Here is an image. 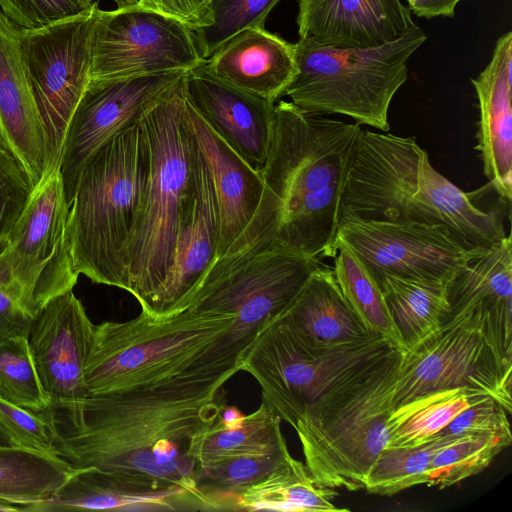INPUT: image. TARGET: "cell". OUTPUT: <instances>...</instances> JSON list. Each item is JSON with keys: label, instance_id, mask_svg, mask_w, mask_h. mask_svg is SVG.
I'll list each match as a JSON object with an SVG mask.
<instances>
[{"label": "cell", "instance_id": "4dcf8cb0", "mask_svg": "<svg viewBox=\"0 0 512 512\" xmlns=\"http://www.w3.org/2000/svg\"><path fill=\"white\" fill-rule=\"evenodd\" d=\"M281 419L263 401L240 425L227 428L216 420L193 443L190 456L197 467L211 466L229 459L270 453L286 447Z\"/></svg>", "mask_w": 512, "mask_h": 512}, {"label": "cell", "instance_id": "e0dca14e", "mask_svg": "<svg viewBox=\"0 0 512 512\" xmlns=\"http://www.w3.org/2000/svg\"><path fill=\"white\" fill-rule=\"evenodd\" d=\"M94 331L73 290L50 300L33 318L28 343L49 405L88 397L84 371Z\"/></svg>", "mask_w": 512, "mask_h": 512}, {"label": "cell", "instance_id": "d6a6232c", "mask_svg": "<svg viewBox=\"0 0 512 512\" xmlns=\"http://www.w3.org/2000/svg\"><path fill=\"white\" fill-rule=\"evenodd\" d=\"M333 272L345 299L369 333L381 335L405 352L382 290L352 251L336 242Z\"/></svg>", "mask_w": 512, "mask_h": 512}, {"label": "cell", "instance_id": "f546056e", "mask_svg": "<svg viewBox=\"0 0 512 512\" xmlns=\"http://www.w3.org/2000/svg\"><path fill=\"white\" fill-rule=\"evenodd\" d=\"M76 470L56 455L0 443V503L28 511L50 499Z\"/></svg>", "mask_w": 512, "mask_h": 512}, {"label": "cell", "instance_id": "816d5d0a", "mask_svg": "<svg viewBox=\"0 0 512 512\" xmlns=\"http://www.w3.org/2000/svg\"><path fill=\"white\" fill-rule=\"evenodd\" d=\"M0 140H2V139H1V135H0Z\"/></svg>", "mask_w": 512, "mask_h": 512}, {"label": "cell", "instance_id": "603a6c76", "mask_svg": "<svg viewBox=\"0 0 512 512\" xmlns=\"http://www.w3.org/2000/svg\"><path fill=\"white\" fill-rule=\"evenodd\" d=\"M479 107L477 145L486 178L503 203L512 196V33L496 42L485 69L471 79Z\"/></svg>", "mask_w": 512, "mask_h": 512}, {"label": "cell", "instance_id": "7402d4cb", "mask_svg": "<svg viewBox=\"0 0 512 512\" xmlns=\"http://www.w3.org/2000/svg\"><path fill=\"white\" fill-rule=\"evenodd\" d=\"M0 135L36 186L49 170L47 139L26 75L18 26L1 9Z\"/></svg>", "mask_w": 512, "mask_h": 512}, {"label": "cell", "instance_id": "83f0119b", "mask_svg": "<svg viewBox=\"0 0 512 512\" xmlns=\"http://www.w3.org/2000/svg\"><path fill=\"white\" fill-rule=\"evenodd\" d=\"M335 496V489L318 484L305 463L291 455L281 465L239 493L234 500L233 510L349 511L334 504Z\"/></svg>", "mask_w": 512, "mask_h": 512}, {"label": "cell", "instance_id": "ac0fdd59", "mask_svg": "<svg viewBox=\"0 0 512 512\" xmlns=\"http://www.w3.org/2000/svg\"><path fill=\"white\" fill-rule=\"evenodd\" d=\"M219 214L212 177L198 146L192 196L178 232L169 274L150 316H167L186 308L217 260Z\"/></svg>", "mask_w": 512, "mask_h": 512}, {"label": "cell", "instance_id": "6da1fadb", "mask_svg": "<svg viewBox=\"0 0 512 512\" xmlns=\"http://www.w3.org/2000/svg\"><path fill=\"white\" fill-rule=\"evenodd\" d=\"M235 372L193 373L157 384L49 405L39 412L55 455L76 469L94 467L136 491L183 493L213 510L195 481L190 450L226 405Z\"/></svg>", "mask_w": 512, "mask_h": 512}, {"label": "cell", "instance_id": "9c48e42d", "mask_svg": "<svg viewBox=\"0 0 512 512\" xmlns=\"http://www.w3.org/2000/svg\"><path fill=\"white\" fill-rule=\"evenodd\" d=\"M394 348L373 333L352 342L320 345L279 315L258 332L242 371L259 384L262 401L293 428L324 398Z\"/></svg>", "mask_w": 512, "mask_h": 512}, {"label": "cell", "instance_id": "ffe728a7", "mask_svg": "<svg viewBox=\"0 0 512 512\" xmlns=\"http://www.w3.org/2000/svg\"><path fill=\"white\" fill-rule=\"evenodd\" d=\"M447 298L450 304L447 318L465 312L475 315L501 357L512 363V242L509 235L482 248L447 282Z\"/></svg>", "mask_w": 512, "mask_h": 512}, {"label": "cell", "instance_id": "7a4b0ae2", "mask_svg": "<svg viewBox=\"0 0 512 512\" xmlns=\"http://www.w3.org/2000/svg\"><path fill=\"white\" fill-rule=\"evenodd\" d=\"M362 125L275 104L263 192L249 224L213 265L274 247L333 258L347 173Z\"/></svg>", "mask_w": 512, "mask_h": 512}, {"label": "cell", "instance_id": "c3c4849f", "mask_svg": "<svg viewBox=\"0 0 512 512\" xmlns=\"http://www.w3.org/2000/svg\"><path fill=\"white\" fill-rule=\"evenodd\" d=\"M7 244V238L0 236V253L4 250Z\"/></svg>", "mask_w": 512, "mask_h": 512}, {"label": "cell", "instance_id": "8d00e7d4", "mask_svg": "<svg viewBox=\"0 0 512 512\" xmlns=\"http://www.w3.org/2000/svg\"><path fill=\"white\" fill-rule=\"evenodd\" d=\"M0 399L34 412L49 405L26 337L0 342Z\"/></svg>", "mask_w": 512, "mask_h": 512}, {"label": "cell", "instance_id": "30bf717a", "mask_svg": "<svg viewBox=\"0 0 512 512\" xmlns=\"http://www.w3.org/2000/svg\"><path fill=\"white\" fill-rule=\"evenodd\" d=\"M68 212L56 167L35 186L0 253V284L33 318L77 282L66 243Z\"/></svg>", "mask_w": 512, "mask_h": 512}, {"label": "cell", "instance_id": "8fae6325", "mask_svg": "<svg viewBox=\"0 0 512 512\" xmlns=\"http://www.w3.org/2000/svg\"><path fill=\"white\" fill-rule=\"evenodd\" d=\"M455 388L492 397L512 413V363L501 357L469 313L448 317L437 332L402 352L392 409L417 396Z\"/></svg>", "mask_w": 512, "mask_h": 512}, {"label": "cell", "instance_id": "1f68e13d", "mask_svg": "<svg viewBox=\"0 0 512 512\" xmlns=\"http://www.w3.org/2000/svg\"><path fill=\"white\" fill-rule=\"evenodd\" d=\"M483 397L486 396L473 394L463 388L447 389L417 396L391 409L385 447L423 444Z\"/></svg>", "mask_w": 512, "mask_h": 512}, {"label": "cell", "instance_id": "7c38bea8", "mask_svg": "<svg viewBox=\"0 0 512 512\" xmlns=\"http://www.w3.org/2000/svg\"><path fill=\"white\" fill-rule=\"evenodd\" d=\"M321 265L318 258L280 247L256 251L213 265L186 307L230 316L243 336L255 339Z\"/></svg>", "mask_w": 512, "mask_h": 512}, {"label": "cell", "instance_id": "9a60e30c", "mask_svg": "<svg viewBox=\"0 0 512 512\" xmlns=\"http://www.w3.org/2000/svg\"><path fill=\"white\" fill-rule=\"evenodd\" d=\"M345 244L371 276L448 282L482 248L439 224L344 220L336 242Z\"/></svg>", "mask_w": 512, "mask_h": 512}, {"label": "cell", "instance_id": "681fc988", "mask_svg": "<svg viewBox=\"0 0 512 512\" xmlns=\"http://www.w3.org/2000/svg\"><path fill=\"white\" fill-rule=\"evenodd\" d=\"M5 6V0H0V9L2 10Z\"/></svg>", "mask_w": 512, "mask_h": 512}, {"label": "cell", "instance_id": "4316f807", "mask_svg": "<svg viewBox=\"0 0 512 512\" xmlns=\"http://www.w3.org/2000/svg\"><path fill=\"white\" fill-rule=\"evenodd\" d=\"M191 505L180 492L131 490L110 474L94 467L77 469L48 500L31 506L27 512L130 510L161 508L174 510Z\"/></svg>", "mask_w": 512, "mask_h": 512}, {"label": "cell", "instance_id": "7dc6e473", "mask_svg": "<svg viewBox=\"0 0 512 512\" xmlns=\"http://www.w3.org/2000/svg\"><path fill=\"white\" fill-rule=\"evenodd\" d=\"M0 511H5V512H8V511H19V508L16 507V506H13V505L5 504V503H0Z\"/></svg>", "mask_w": 512, "mask_h": 512}, {"label": "cell", "instance_id": "484cf974", "mask_svg": "<svg viewBox=\"0 0 512 512\" xmlns=\"http://www.w3.org/2000/svg\"><path fill=\"white\" fill-rule=\"evenodd\" d=\"M280 315L307 338L324 346L371 334L342 294L333 269L324 264L311 274Z\"/></svg>", "mask_w": 512, "mask_h": 512}, {"label": "cell", "instance_id": "f1b7e54d", "mask_svg": "<svg viewBox=\"0 0 512 512\" xmlns=\"http://www.w3.org/2000/svg\"><path fill=\"white\" fill-rule=\"evenodd\" d=\"M378 284L405 351L437 332L450 312L447 282L384 276Z\"/></svg>", "mask_w": 512, "mask_h": 512}, {"label": "cell", "instance_id": "8992f818", "mask_svg": "<svg viewBox=\"0 0 512 512\" xmlns=\"http://www.w3.org/2000/svg\"><path fill=\"white\" fill-rule=\"evenodd\" d=\"M149 172L150 149L140 120L111 137L86 162L65 233L78 275L127 291L126 249Z\"/></svg>", "mask_w": 512, "mask_h": 512}, {"label": "cell", "instance_id": "cb8c5ba5", "mask_svg": "<svg viewBox=\"0 0 512 512\" xmlns=\"http://www.w3.org/2000/svg\"><path fill=\"white\" fill-rule=\"evenodd\" d=\"M204 67L216 78L276 103L297 72L295 43L265 27L247 28L216 49Z\"/></svg>", "mask_w": 512, "mask_h": 512}, {"label": "cell", "instance_id": "60d3db41", "mask_svg": "<svg viewBox=\"0 0 512 512\" xmlns=\"http://www.w3.org/2000/svg\"><path fill=\"white\" fill-rule=\"evenodd\" d=\"M97 3L95 0H5L2 12L19 27L36 29L81 15Z\"/></svg>", "mask_w": 512, "mask_h": 512}, {"label": "cell", "instance_id": "2e32d148", "mask_svg": "<svg viewBox=\"0 0 512 512\" xmlns=\"http://www.w3.org/2000/svg\"><path fill=\"white\" fill-rule=\"evenodd\" d=\"M186 73L90 79L70 118L59 161L69 207L81 171L92 155L111 137L138 122Z\"/></svg>", "mask_w": 512, "mask_h": 512}, {"label": "cell", "instance_id": "ba28073f", "mask_svg": "<svg viewBox=\"0 0 512 512\" xmlns=\"http://www.w3.org/2000/svg\"><path fill=\"white\" fill-rule=\"evenodd\" d=\"M426 39L415 24L395 40L368 48L299 39L297 72L284 96L303 111L343 115L388 132L391 101L408 78L409 58Z\"/></svg>", "mask_w": 512, "mask_h": 512}, {"label": "cell", "instance_id": "ab89813d", "mask_svg": "<svg viewBox=\"0 0 512 512\" xmlns=\"http://www.w3.org/2000/svg\"><path fill=\"white\" fill-rule=\"evenodd\" d=\"M0 434L9 445L55 455L48 422L39 413L0 399Z\"/></svg>", "mask_w": 512, "mask_h": 512}, {"label": "cell", "instance_id": "5bb4252c", "mask_svg": "<svg viewBox=\"0 0 512 512\" xmlns=\"http://www.w3.org/2000/svg\"><path fill=\"white\" fill-rule=\"evenodd\" d=\"M205 62L195 32L140 4L98 11L92 79L189 72Z\"/></svg>", "mask_w": 512, "mask_h": 512}, {"label": "cell", "instance_id": "f35d334b", "mask_svg": "<svg viewBox=\"0 0 512 512\" xmlns=\"http://www.w3.org/2000/svg\"><path fill=\"white\" fill-rule=\"evenodd\" d=\"M34 188L26 168L0 140V236L9 234Z\"/></svg>", "mask_w": 512, "mask_h": 512}, {"label": "cell", "instance_id": "3957f363", "mask_svg": "<svg viewBox=\"0 0 512 512\" xmlns=\"http://www.w3.org/2000/svg\"><path fill=\"white\" fill-rule=\"evenodd\" d=\"M439 224L489 247L505 236L496 210L483 211L437 171L414 136L362 128L341 200L344 220Z\"/></svg>", "mask_w": 512, "mask_h": 512}, {"label": "cell", "instance_id": "ee69618b", "mask_svg": "<svg viewBox=\"0 0 512 512\" xmlns=\"http://www.w3.org/2000/svg\"><path fill=\"white\" fill-rule=\"evenodd\" d=\"M33 317L0 284V342L13 337L28 338Z\"/></svg>", "mask_w": 512, "mask_h": 512}, {"label": "cell", "instance_id": "d590c367", "mask_svg": "<svg viewBox=\"0 0 512 512\" xmlns=\"http://www.w3.org/2000/svg\"><path fill=\"white\" fill-rule=\"evenodd\" d=\"M511 443L512 438L493 434L458 437L435 452L426 484L444 489L474 476L486 469Z\"/></svg>", "mask_w": 512, "mask_h": 512}, {"label": "cell", "instance_id": "b9f144b4", "mask_svg": "<svg viewBox=\"0 0 512 512\" xmlns=\"http://www.w3.org/2000/svg\"><path fill=\"white\" fill-rule=\"evenodd\" d=\"M509 415L497 400L486 396L463 410L433 437L493 434L512 438Z\"/></svg>", "mask_w": 512, "mask_h": 512}, {"label": "cell", "instance_id": "52a82bcc", "mask_svg": "<svg viewBox=\"0 0 512 512\" xmlns=\"http://www.w3.org/2000/svg\"><path fill=\"white\" fill-rule=\"evenodd\" d=\"M401 357L402 351L394 348L296 422L305 465L318 484L363 489L370 466L388 442Z\"/></svg>", "mask_w": 512, "mask_h": 512}, {"label": "cell", "instance_id": "d6986e66", "mask_svg": "<svg viewBox=\"0 0 512 512\" xmlns=\"http://www.w3.org/2000/svg\"><path fill=\"white\" fill-rule=\"evenodd\" d=\"M185 91L215 133L261 172L271 146L276 103L216 78L204 63L186 73Z\"/></svg>", "mask_w": 512, "mask_h": 512}, {"label": "cell", "instance_id": "e575fe53", "mask_svg": "<svg viewBox=\"0 0 512 512\" xmlns=\"http://www.w3.org/2000/svg\"><path fill=\"white\" fill-rule=\"evenodd\" d=\"M456 439L432 437L415 447H385L370 466L363 489L370 494L392 496L426 484L433 455Z\"/></svg>", "mask_w": 512, "mask_h": 512}, {"label": "cell", "instance_id": "74e56055", "mask_svg": "<svg viewBox=\"0 0 512 512\" xmlns=\"http://www.w3.org/2000/svg\"><path fill=\"white\" fill-rule=\"evenodd\" d=\"M281 0H210L211 23L195 32L197 45L206 60L239 32L264 27L271 10Z\"/></svg>", "mask_w": 512, "mask_h": 512}, {"label": "cell", "instance_id": "f6af8a7d", "mask_svg": "<svg viewBox=\"0 0 512 512\" xmlns=\"http://www.w3.org/2000/svg\"><path fill=\"white\" fill-rule=\"evenodd\" d=\"M460 1L462 0H411L408 8L418 17H453Z\"/></svg>", "mask_w": 512, "mask_h": 512}, {"label": "cell", "instance_id": "7bdbcfd3", "mask_svg": "<svg viewBox=\"0 0 512 512\" xmlns=\"http://www.w3.org/2000/svg\"><path fill=\"white\" fill-rule=\"evenodd\" d=\"M138 4L176 18L194 31L211 23L210 0H139Z\"/></svg>", "mask_w": 512, "mask_h": 512}, {"label": "cell", "instance_id": "277c9868", "mask_svg": "<svg viewBox=\"0 0 512 512\" xmlns=\"http://www.w3.org/2000/svg\"><path fill=\"white\" fill-rule=\"evenodd\" d=\"M252 342L234 318L188 307L167 316L141 312L129 321H105L95 325L86 390L96 396L193 373H238Z\"/></svg>", "mask_w": 512, "mask_h": 512}, {"label": "cell", "instance_id": "f907efd6", "mask_svg": "<svg viewBox=\"0 0 512 512\" xmlns=\"http://www.w3.org/2000/svg\"><path fill=\"white\" fill-rule=\"evenodd\" d=\"M0 443H6L1 434H0Z\"/></svg>", "mask_w": 512, "mask_h": 512}, {"label": "cell", "instance_id": "836d02e7", "mask_svg": "<svg viewBox=\"0 0 512 512\" xmlns=\"http://www.w3.org/2000/svg\"><path fill=\"white\" fill-rule=\"evenodd\" d=\"M291 456L288 446L254 456L239 457L206 467H197L195 481L213 510H233L239 493L263 478Z\"/></svg>", "mask_w": 512, "mask_h": 512}, {"label": "cell", "instance_id": "bcb514c9", "mask_svg": "<svg viewBox=\"0 0 512 512\" xmlns=\"http://www.w3.org/2000/svg\"><path fill=\"white\" fill-rule=\"evenodd\" d=\"M95 1H100V0H95ZM109 1H112L114 2L117 7H125V6H130V5H135L139 2V0H109Z\"/></svg>", "mask_w": 512, "mask_h": 512}, {"label": "cell", "instance_id": "44dd1931", "mask_svg": "<svg viewBox=\"0 0 512 512\" xmlns=\"http://www.w3.org/2000/svg\"><path fill=\"white\" fill-rule=\"evenodd\" d=\"M299 39L339 48L375 47L414 25L400 0H298Z\"/></svg>", "mask_w": 512, "mask_h": 512}, {"label": "cell", "instance_id": "5b68a950", "mask_svg": "<svg viewBox=\"0 0 512 512\" xmlns=\"http://www.w3.org/2000/svg\"><path fill=\"white\" fill-rule=\"evenodd\" d=\"M185 75L140 119L150 149V172L126 249L127 292L148 315L171 269L193 191L198 143L187 113Z\"/></svg>", "mask_w": 512, "mask_h": 512}, {"label": "cell", "instance_id": "d4e9b609", "mask_svg": "<svg viewBox=\"0 0 512 512\" xmlns=\"http://www.w3.org/2000/svg\"><path fill=\"white\" fill-rule=\"evenodd\" d=\"M186 107L214 185L219 214V260L242 234L257 210L263 180L261 172L253 169L215 133L189 103L187 96Z\"/></svg>", "mask_w": 512, "mask_h": 512}, {"label": "cell", "instance_id": "4fadbf2b", "mask_svg": "<svg viewBox=\"0 0 512 512\" xmlns=\"http://www.w3.org/2000/svg\"><path fill=\"white\" fill-rule=\"evenodd\" d=\"M98 3L89 11L45 27L18 26L22 58L44 126L49 171L59 167L70 118L90 79Z\"/></svg>", "mask_w": 512, "mask_h": 512}]
</instances>
